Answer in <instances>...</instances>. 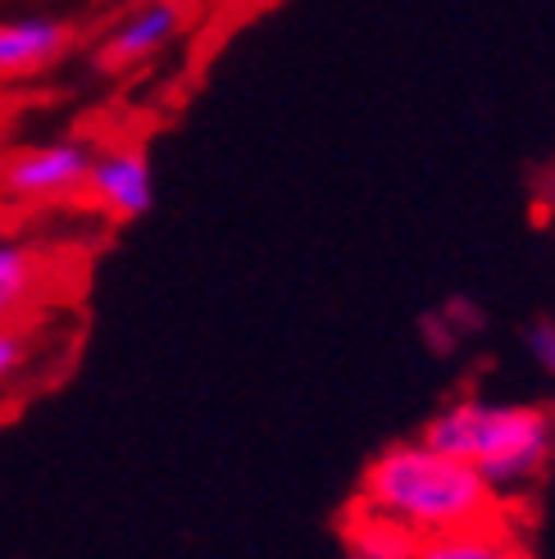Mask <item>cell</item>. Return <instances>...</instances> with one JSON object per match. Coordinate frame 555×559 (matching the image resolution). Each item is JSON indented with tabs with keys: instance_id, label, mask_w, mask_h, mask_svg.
<instances>
[{
	"instance_id": "cell-8",
	"label": "cell",
	"mask_w": 555,
	"mask_h": 559,
	"mask_svg": "<svg viewBox=\"0 0 555 559\" xmlns=\"http://www.w3.org/2000/svg\"><path fill=\"white\" fill-rule=\"evenodd\" d=\"M342 537H346L351 559H410L414 546H420V533H410L405 523L387 519V514H378L369 506H359V500L346 510Z\"/></svg>"
},
{
	"instance_id": "cell-4",
	"label": "cell",
	"mask_w": 555,
	"mask_h": 559,
	"mask_svg": "<svg viewBox=\"0 0 555 559\" xmlns=\"http://www.w3.org/2000/svg\"><path fill=\"white\" fill-rule=\"evenodd\" d=\"M182 27V10L174 0H146V5H137L132 14H123L115 27L105 33L101 50H96V64L101 69H132L151 60L155 50H164L174 41V33Z\"/></svg>"
},
{
	"instance_id": "cell-3",
	"label": "cell",
	"mask_w": 555,
	"mask_h": 559,
	"mask_svg": "<svg viewBox=\"0 0 555 559\" xmlns=\"http://www.w3.org/2000/svg\"><path fill=\"white\" fill-rule=\"evenodd\" d=\"M92 151L82 142H55L42 151H27L5 164V191L19 201H50V195H73L87 182Z\"/></svg>"
},
{
	"instance_id": "cell-2",
	"label": "cell",
	"mask_w": 555,
	"mask_h": 559,
	"mask_svg": "<svg viewBox=\"0 0 555 559\" xmlns=\"http://www.w3.org/2000/svg\"><path fill=\"white\" fill-rule=\"evenodd\" d=\"M420 441L451 460L474 464L496 491L519 487L555 460V405L460 401L441 409Z\"/></svg>"
},
{
	"instance_id": "cell-6",
	"label": "cell",
	"mask_w": 555,
	"mask_h": 559,
	"mask_svg": "<svg viewBox=\"0 0 555 559\" xmlns=\"http://www.w3.org/2000/svg\"><path fill=\"white\" fill-rule=\"evenodd\" d=\"M73 41V27L60 19H19L0 23V78L37 73L55 64Z\"/></svg>"
},
{
	"instance_id": "cell-7",
	"label": "cell",
	"mask_w": 555,
	"mask_h": 559,
	"mask_svg": "<svg viewBox=\"0 0 555 559\" xmlns=\"http://www.w3.org/2000/svg\"><path fill=\"white\" fill-rule=\"evenodd\" d=\"M410 559H533L523 546L515 519H496V523H479V527H456V533H437V537H420Z\"/></svg>"
},
{
	"instance_id": "cell-10",
	"label": "cell",
	"mask_w": 555,
	"mask_h": 559,
	"mask_svg": "<svg viewBox=\"0 0 555 559\" xmlns=\"http://www.w3.org/2000/svg\"><path fill=\"white\" fill-rule=\"evenodd\" d=\"M23 355H27V342H23V332H14V328H0V382H5V378H14V373H19Z\"/></svg>"
},
{
	"instance_id": "cell-9",
	"label": "cell",
	"mask_w": 555,
	"mask_h": 559,
	"mask_svg": "<svg viewBox=\"0 0 555 559\" xmlns=\"http://www.w3.org/2000/svg\"><path fill=\"white\" fill-rule=\"evenodd\" d=\"M37 287V255L19 241H0V323L14 319Z\"/></svg>"
},
{
	"instance_id": "cell-1",
	"label": "cell",
	"mask_w": 555,
	"mask_h": 559,
	"mask_svg": "<svg viewBox=\"0 0 555 559\" xmlns=\"http://www.w3.org/2000/svg\"><path fill=\"white\" fill-rule=\"evenodd\" d=\"M355 500L405 523L410 533H420V537L496 523L510 514L501 491H496L474 464L441 455L424 441L387 445L365 468Z\"/></svg>"
},
{
	"instance_id": "cell-5",
	"label": "cell",
	"mask_w": 555,
	"mask_h": 559,
	"mask_svg": "<svg viewBox=\"0 0 555 559\" xmlns=\"http://www.w3.org/2000/svg\"><path fill=\"white\" fill-rule=\"evenodd\" d=\"M82 195L109 218H142L155 201L151 191V169L137 151H109L101 159H92Z\"/></svg>"
},
{
	"instance_id": "cell-11",
	"label": "cell",
	"mask_w": 555,
	"mask_h": 559,
	"mask_svg": "<svg viewBox=\"0 0 555 559\" xmlns=\"http://www.w3.org/2000/svg\"><path fill=\"white\" fill-rule=\"evenodd\" d=\"M529 350L538 355V365H542L546 373H555V323H538V328L529 332Z\"/></svg>"
}]
</instances>
